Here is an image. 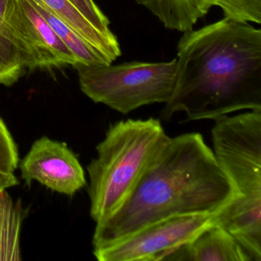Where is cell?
<instances>
[{"instance_id": "cell-1", "label": "cell", "mask_w": 261, "mask_h": 261, "mask_svg": "<svg viewBox=\"0 0 261 261\" xmlns=\"http://www.w3.org/2000/svg\"><path fill=\"white\" fill-rule=\"evenodd\" d=\"M175 90L160 119L215 120L261 110V30L223 18L186 32L177 45Z\"/></svg>"}, {"instance_id": "cell-2", "label": "cell", "mask_w": 261, "mask_h": 261, "mask_svg": "<svg viewBox=\"0 0 261 261\" xmlns=\"http://www.w3.org/2000/svg\"><path fill=\"white\" fill-rule=\"evenodd\" d=\"M233 196L213 149L198 133L169 137L123 205L97 223L94 250L155 221L181 215H215Z\"/></svg>"}, {"instance_id": "cell-3", "label": "cell", "mask_w": 261, "mask_h": 261, "mask_svg": "<svg viewBox=\"0 0 261 261\" xmlns=\"http://www.w3.org/2000/svg\"><path fill=\"white\" fill-rule=\"evenodd\" d=\"M213 152L233 189L231 201L215 214L252 261H261V110L214 120Z\"/></svg>"}, {"instance_id": "cell-4", "label": "cell", "mask_w": 261, "mask_h": 261, "mask_svg": "<svg viewBox=\"0 0 261 261\" xmlns=\"http://www.w3.org/2000/svg\"><path fill=\"white\" fill-rule=\"evenodd\" d=\"M169 138L158 119H127L110 125L88 165L91 218L103 222L130 196L146 168Z\"/></svg>"}, {"instance_id": "cell-5", "label": "cell", "mask_w": 261, "mask_h": 261, "mask_svg": "<svg viewBox=\"0 0 261 261\" xmlns=\"http://www.w3.org/2000/svg\"><path fill=\"white\" fill-rule=\"evenodd\" d=\"M73 66L87 97L124 115L146 105L167 103L176 83V59L117 65L77 62Z\"/></svg>"}, {"instance_id": "cell-6", "label": "cell", "mask_w": 261, "mask_h": 261, "mask_svg": "<svg viewBox=\"0 0 261 261\" xmlns=\"http://www.w3.org/2000/svg\"><path fill=\"white\" fill-rule=\"evenodd\" d=\"M215 215L169 217L148 224L118 242L96 249L93 253L99 261L169 260L200 232L216 224Z\"/></svg>"}, {"instance_id": "cell-7", "label": "cell", "mask_w": 261, "mask_h": 261, "mask_svg": "<svg viewBox=\"0 0 261 261\" xmlns=\"http://www.w3.org/2000/svg\"><path fill=\"white\" fill-rule=\"evenodd\" d=\"M7 22L27 70L73 66L77 63L75 56L30 0H11Z\"/></svg>"}, {"instance_id": "cell-8", "label": "cell", "mask_w": 261, "mask_h": 261, "mask_svg": "<svg viewBox=\"0 0 261 261\" xmlns=\"http://www.w3.org/2000/svg\"><path fill=\"white\" fill-rule=\"evenodd\" d=\"M19 168L25 182L37 181L64 195H74L86 186L83 167L68 145L47 137L34 142Z\"/></svg>"}, {"instance_id": "cell-9", "label": "cell", "mask_w": 261, "mask_h": 261, "mask_svg": "<svg viewBox=\"0 0 261 261\" xmlns=\"http://www.w3.org/2000/svg\"><path fill=\"white\" fill-rule=\"evenodd\" d=\"M169 260L252 261L236 238L219 224L200 232Z\"/></svg>"}, {"instance_id": "cell-10", "label": "cell", "mask_w": 261, "mask_h": 261, "mask_svg": "<svg viewBox=\"0 0 261 261\" xmlns=\"http://www.w3.org/2000/svg\"><path fill=\"white\" fill-rule=\"evenodd\" d=\"M65 21L111 64L121 56L117 37H108L96 29L70 0H33Z\"/></svg>"}, {"instance_id": "cell-11", "label": "cell", "mask_w": 261, "mask_h": 261, "mask_svg": "<svg viewBox=\"0 0 261 261\" xmlns=\"http://www.w3.org/2000/svg\"><path fill=\"white\" fill-rule=\"evenodd\" d=\"M168 30L186 33L215 7V0H135Z\"/></svg>"}, {"instance_id": "cell-12", "label": "cell", "mask_w": 261, "mask_h": 261, "mask_svg": "<svg viewBox=\"0 0 261 261\" xmlns=\"http://www.w3.org/2000/svg\"><path fill=\"white\" fill-rule=\"evenodd\" d=\"M25 212L19 200L14 201L0 191V261L21 260L20 238Z\"/></svg>"}, {"instance_id": "cell-13", "label": "cell", "mask_w": 261, "mask_h": 261, "mask_svg": "<svg viewBox=\"0 0 261 261\" xmlns=\"http://www.w3.org/2000/svg\"><path fill=\"white\" fill-rule=\"evenodd\" d=\"M11 0H0V85L11 86L27 71L23 58L7 27V14Z\"/></svg>"}, {"instance_id": "cell-14", "label": "cell", "mask_w": 261, "mask_h": 261, "mask_svg": "<svg viewBox=\"0 0 261 261\" xmlns=\"http://www.w3.org/2000/svg\"><path fill=\"white\" fill-rule=\"evenodd\" d=\"M30 1L62 39V42L71 50L77 62L84 64H111L100 51L88 43L65 21L33 2V0Z\"/></svg>"}, {"instance_id": "cell-15", "label": "cell", "mask_w": 261, "mask_h": 261, "mask_svg": "<svg viewBox=\"0 0 261 261\" xmlns=\"http://www.w3.org/2000/svg\"><path fill=\"white\" fill-rule=\"evenodd\" d=\"M224 17L241 22L261 23V0H215Z\"/></svg>"}, {"instance_id": "cell-16", "label": "cell", "mask_w": 261, "mask_h": 261, "mask_svg": "<svg viewBox=\"0 0 261 261\" xmlns=\"http://www.w3.org/2000/svg\"><path fill=\"white\" fill-rule=\"evenodd\" d=\"M18 148L8 127L0 117V172L10 176H16L19 166Z\"/></svg>"}, {"instance_id": "cell-17", "label": "cell", "mask_w": 261, "mask_h": 261, "mask_svg": "<svg viewBox=\"0 0 261 261\" xmlns=\"http://www.w3.org/2000/svg\"><path fill=\"white\" fill-rule=\"evenodd\" d=\"M83 16L99 30L108 37H117L110 29L109 19L105 16L94 0H70Z\"/></svg>"}, {"instance_id": "cell-18", "label": "cell", "mask_w": 261, "mask_h": 261, "mask_svg": "<svg viewBox=\"0 0 261 261\" xmlns=\"http://www.w3.org/2000/svg\"><path fill=\"white\" fill-rule=\"evenodd\" d=\"M19 183L16 176H10L0 172V191L17 186Z\"/></svg>"}]
</instances>
